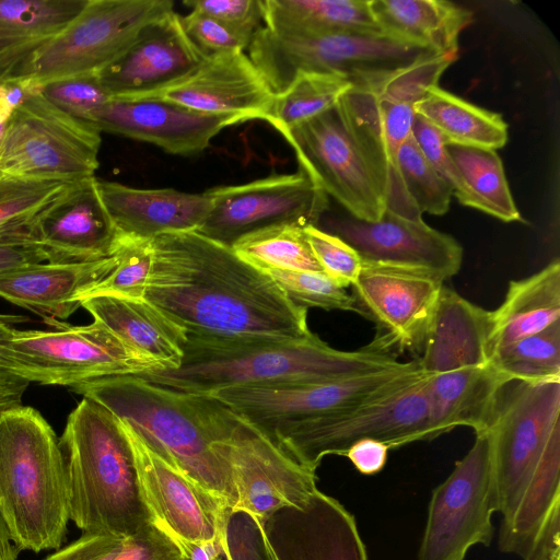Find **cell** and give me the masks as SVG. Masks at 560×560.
<instances>
[{"mask_svg": "<svg viewBox=\"0 0 560 560\" xmlns=\"http://www.w3.org/2000/svg\"><path fill=\"white\" fill-rule=\"evenodd\" d=\"M144 299L187 335L213 339L301 340L313 335L307 308L265 271L197 231L151 240Z\"/></svg>", "mask_w": 560, "mask_h": 560, "instance_id": "6da1fadb", "label": "cell"}, {"mask_svg": "<svg viewBox=\"0 0 560 560\" xmlns=\"http://www.w3.org/2000/svg\"><path fill=\"white\" fill-rule=\"evenodd\" d=\"M486 432L502 515L499 548L527 560L560 510V380L510 382Z\"/></svg>", "mask_w": 560, "mask_h": 560, "instance_id": "7a4b0ae2", "label": "cell"}, {"mask_svg": "<svg viewBox=\"0 0 560 560\" xmlns=\"http://www.w3.org/2000/svg\"><path fill=\"white\" fill-rule=\"evenodd\" d=\"M129 424L147 446L225 506L237 502L220 442L234 413L210 395L178 392L137 375L98 378L71 387Z\"/></svg>", "mask_w": 560, "mask_h": 560, "instance_id": "3957f363", "label": "cell"}, {"mask_svg": "<svg viewBox=\"0 0 560 560\" xmlns=\"http://www.w3.org/2000/svg\"><path fill=\"white\" fill-rule=\"evenodd\" d=\"M401 363L372 342L360 350L342 351L314 332L301 340H226L187 335L177 369H154L137 376L178 392L209 395L235 386L338 381Z\"/></svg>", "mask_w": 560, "mask_h": 560, "instance_id": "277c9868", "label": "cell"}, {"mask_svg": "<svg viewBox=\"0 0 560 560\" xmlns=\"http://www.w3.org/2000/svg\"><path fill=\"white\" fill-rule=\"evenodd\" d=\"M69 517L83 534L130 538L150 527L131 443L119 419L83 397L59 440Z\"/></svg>", "mask_w": 560, "mask_h": 560, "instance_id": "5b68a950", "label": "cell"}, {"mask_svg": "<svg viewBox=\"0 0 560 560\" xmlns=\"http://www.w3.org/2000/svg\"><path fill=\"white\" fill-rule=\"evenodd\" d=\"M0 516L16 548L59 549L69 517L59 440L36 409L0 411Z\"/></svg>", "mask_w": 560, "mask_h": 560, "instance_id": "8992f818", "label": "cell"}, {"mask_svg": "<svg viewBox=\"0 0 560 560\" xmlns=\"http://www.w3.org/2000/svg\"><path fill=\"white\" fill-rule=\"evenodd\" d=\"M457 54H429L388 71L351 79L342 96L364 133L387 180L386 209L409 219L422 218L409 198L398 170V153L411 137L415 106L456 60Z\"/></svg>", "mask_w": 560, "mask_h": 560, "instance_id": "52a82bcc", "label": "cell"}, {"mask_svg": "<svg viewBox=\"0 0 560 560\" xmlns=\"http://www.w3.org/2000/svg\"><path fill=\"white\" fill-rule=\"evenodd\" d=\"M303 170L349 215L377 221L387 206V180L346 102L281 133Z\"/></svg>", "mask_w": 560, "mask_h": 560, "instance_id": "ba28073f", "label": "cell"}, {"mask_svg": "<svg viewBox=\"0 0 560 560\" xmlns=\"http://www.w3.org/2000/svg\"><path fill=\"white\" fill-rule=\"evenodd\" d=\"M429 375L354 407L293 423L268 438L292 459L313 470L325 456H345L361 440H376L388 448L428 441Z\"/></svg>", "mask_w": 560, "mask_h": 560, "instance_id": "9c48e42d", "label": "cell"}, {"mask_svg": "<svg viewBox=\"0 0 560 560\" xmlns=\"http://www.w3.org/2000/svg\"><path fill=\"white\" fill-rule=\"evenodd\" d=\"M247 51L275 95L283 92L301 72L339 73L351 80L393 70L433 52L382 33L293 35L265 26L254 34Z\"/></svg>", "mask_w": 560, "mask_h": 560, "instance_id": "30bf717a", "label": "cell"}, {"mask_svg": "<svg viewBox=\"0 0 560 560\" xmlns=\"http://www.w3.org/2000/svg\"><path fill=\"white\" fill-rule=\"evenodd\" d=\"M9 373L28 383L70 388L90 381L156 369L103 324L19 330L3 347Z\"/></svg>", "mask_w": 560, "mask_h": 560, "instance_id": "8fae6325", "label": "cell"}, {"mask_svg": "<svg viewBox=\"0 0 560 560\" xmlns=\"http://www.w3.org/2000/svg\"><path fill=\"white\" fill-rule=\"evenodd\" d=\"M102 131L35 90L12 114L0 141V173L75 182L95 176Z\"/></svg>", "mask_w": 560, "mask_h": 560, "instance_id": "7c38bea8", "label": "cell"}, {"mask_svg": "<svg viewBox=\"0 0 560 560\" xmlns=\"http://www.w3.org/2000/svg\"><path fill=\"white\" fill-rule=\"evenodd\" d=\"M171 0H88L80 13L42 47L16 78L42 83L100 73L142 30L173 11Z\"/></svg>", "mask_w": 560, "mask_h": 560, "instance_id": "4fadbf2b", "label": "cell"}, {"mask_svg": "<svg viewBox=\"0 0 560 560\" xmlns=\"http://www.w3.org/2000/svg\"><path fill=\"white\" fill-rule=\"evenodd\" d=\"M425 374L418 361H411L345 380L235 386L209 395L269 436L293 423L354 407Z\"/></svg>", "mask_w": 560, "mask_h": 560, "instance_id": "5bb4252c", "label": "cell"}, {"mask_svg": "<svg viewBox=\"0 0 560 560\" xmlns=\"http://www.w3.org/2000/svg\"><path fill=\"white\" fill-rule=\"evenodd\" d=\"M495 512L489 438L481 432L450 476L431 492L418 560H465L471 547L489 546Z\"/></svg>", "mask_w": 560, "mask_h": 560, "instance_id": "9a60e30c", "label": "cell"}, {"mask_svg": "<svg viewBox=\"0 0 560 560\" xmlns=\"http://www.w3.org/2000/svg\"><path fill=\"white\" fill-rule=\"evenodd\" d=\"M206 194L211 210L197 232L230 247L244 235L273 225L317 226L328 210V196L301 168Z\"/></svg>", "mask_w": 560, "mask_h": 560, "instance_id": "2e32d148", "label": "cell"}, {"mask_svg": "<svg viewBox=\"0 0 560 560\" xmlns=\"http://www.w3.org/2000/svg\"><path fill=\"white\" fill-rule=\"evenodd\" d=\"M443 284L425 271L362 262L351 295L357 312L378 328L373 345L390 354L397 349L420 357Z\"/></svg>", "mask_w": 560, "mask_h": 560, "instance_id": "e0dca14e", "label": "cell"}, {"mask_svg": "<svg viewBox=\"0 0 560 560\" xmlns=\"http://www.w3.org/2000/svg\"><path fill=\"white\" fill-rule=\"evenodd\" d=\"M220 448L237 495L233 509L244 510L260 522L282 508L303 506L318 490L316 470L292 459L235 413Z\"/></svg>", "mask_w": 560, "mask_h": 560, "instance_id": "ac0fdd59", "label": "cell"}, {"mask_svg": "<svg viewBox=\"0 0 560 560\" xmlns=\"http://www.w3.org/2000/svg\"><path fill=\"white\" fill-rule=\"evenodd\" d=\"M326 232L350 245L363 264L425 271L445 281L462 266L463 247L451 235L388 209L377 221L351 215L326 221Z\"/></svg>", "mask_w": 560, "mask_h": 560, "instance_id": "d6986e66", "label": "cell"}, {"mask_svg": "<svg viewBox=\"0 0 560 560\" xmlns=\"http://www.w3.org/2000/svg\"><path fill=\"white\" fill-rule=\"evenodd\" d=\"M120 422L132 446L153 523L178 544L186 557L195 546L219 541L228 506L151 451L129 424Z\"/></svg>", "mask_w": 560, "mask_h": 560, "instance_id": "ffe728a7", "label": "cell"}, {"mask_svg": "<svg viewBox=\"0 0 560 560\" xmlns=\"http://www.w3.org/2000/svg\"><path fill=\"white\" fill-rule=\"evenodd\" d=\"M275 98L248 55L233 50L206 57L189 74L137 100H159L242 124L266 120Z\"/></svg>", "mask_w": 560, "mask_h": 560, "instance_id": "44dd1931", "label": "cell"}, {"mask_svg": "<svg viewBox=\"0 0 560 560\" xmlns=\"http://www.w3.org/2000/svg\"><path fill=\"white\" fill-rule=\"evenodd\" d=\"M30 233L49 262L110 257L120 237L95 176L69 183L33 218Z\"/></svg>", "mask_w": 560, "mask_h": 560, "instance_id": "7402d4cb", "label": "cell"}, {"mask_svg": "<svg viewBox=\"0 0 560 560\" xmlns=\"http://www.w3.org/2000/svg\"><path fill=\"white\" fill-rule=\"evenodd\" d=\"M205 58L173 10L148 24L98 77L110 100H137L180 80Z\"/></svg>", "mask_w": 560, "mask_h": 560, "instance_id": "603a6c76", "label": "cell"}, {"mask_svg": "<svg viewBox=\"0 0 560 560\" xmlns=\"http://www.w3.org/2000/svg\"><path fill=\"white\" fill-rule=\"evenodd\" d=\"M260 523L277 560H368L354 516L319 490Z\"/></svg>", "mask_w": 560, "mask_h": 560, "instance_id": "cb8c5ba5", "label": "cell"}, {"mask_svg": "<svg viewBox=\"0 0 560 560\" xmlns=\"http://www.w3.org/2000/svg\"><path fill=\"white\" fill-rule=\"evenodd\" d=\"M93 124L103 132L154 144L167 153L202 152L224 128L235 125L225 116L210 115L159 100L112 98Z\"/></svg>", "mask_w": 560, "mask_h": 560, "instance_id": "d4e9b609", "label": "cell"}, {"mask_svg": "<svg viewBox=\"0 0 560 560\" xmlns=\"http://www.w3.org/2000/svg\"><path fill=\"white\" fill-rule=\"evenodd\" d=\"M116 266L115 256L80 262H38L0 275V298L51 324L81 307L83 296Z\"/></svg>", "mask_w": 560, "mask_h": 560, "instance_id": "484cf974", "label": "cell"}, {"mask_svg": "<svg viewBox=\"0 0 560 560\" xmlns=\"http://www.w3.org/2000/svg\"><path fill=\"white\" fill-rule=\"evenodd\" d=\"M97 188L121 236L153 240L170 232L197 231L211 210L206 191L142 189L98 178Z\"/></svg>", "mask_w": 560, "mask_h": 560, "instance_id": "4316f807", "label": "cell"}, {"mask_svg": "<svg viewBox=\"0 0 560 560\" xmlns=\"http://www.w3.org/2000/svg\"><path fill=\"white\" fill-rule=\"evenodd\" d=\"M510 381L490 360L480 365L430 374L427 381L431 441L457 427L486 432L499 396Z\"/></svg>", "mask_w": 560, "mask_h": 560, "instance_id": "83f0119b", "label": "cell"}, {"mask_svg": "<svg viewBox=\"0 0 560 560\" xmlns=\"http://www.w3.org/2000/svg\"><path fill=\"white\" fill-rule=\"evenodd\" d=\"M490 311L443 284L432 314L419 366L430 374L489 362Z\"/></svg>", "mask_w": 560, "mask_h": 560, "instance_id": "f1b7e54d", "label": "cell"}, {"mask_svg": "<svg viewBox=\"0 0 560 560\" xmlns=\"http://www.w3.org/2000/svg\"><path fill=\"white\" fill-rule=\"evenodd\" d=\"M81 307L156 369L179 366L187 332L147 299L98 294Z\"/></svg>", "mask_w": 560, "mask_h": 560, "instance_id": "f546056e", "label": "cell"}, {"mask_svg": "<svg viewBox=\"0 0 560 560\" xmlns=\"http://www.w3.org/2000/svg\"><path fill=\"white\" fill-rule=\"evenodd\" d=\"M380 32L436 54H457L472 12L445 0H369Z\"/></svg>", "mask_w": 560, "mask_h": 560, "instance_id": "4dcf8cb0", "label": "cell"}, {"mask_svg": "<svg viewBox=\"0 0 560 560\" xmlns=\"http://www.w3.org/2000/svg\"><path fill=\"white\" fill-rule=\"evenodd\" d=\"M88 0H0V81L16 78Z\"/></svg>", "mask_w": 560, "mask_h": 560, "instance_id": "1f68e13d", "label": "cell"}, {"mask_svg": "<svg viewBox=\"0 0 560 560\" xmlns=\"http://www.w3.org/2000/svg\"><path fill=\"white\" fill-rule=\"evenodd\" d=\"M560 322V262L509 283L505 296L490 311L489 351L494 352Z\"/></svg>", "mask_w": 560, "mask_h": 560, "instance_id": "d6a6232c", "label": "cell"}, {"mask_svg": "<svg viewBox=\"0 0 560 560\" xmlns=\"http://www.w3.org/2000/svg\"><path fill=\"white\" fill-rule=\"evenodd\" d=\"M262 22L280 34L381 33L369 0H261Z\"/></svg>", "mask_w": 560, "mask_h": 560, "instance_id": "836d02e7", "label": "cell"}, {"mask_svg": "<svg viewBox=\"0 0 560 560\" xmlns=\"http://www.w3.org/2000/svg\"><path fill=\"white\" fill-rule=\"evenodd\" d=\"M415 112L432 125L446 143L497 150L508 141V125L498 113L476 106L434 85Z\"/></svg>", "mask_w": 560, "mask_h": 560, "instance_id": "e575fe53", "label": "cell"}, {"mask_svg": "<svg viewBox=\"0 0 560 560\" xmlns=\"http://www.w3.org/2000/svg\"><path fill=\"white\" fill-rule=\"evenodd\" d=\"M471 198V208L503 222L523 221L495 150L446 143Z\"/></svg>", "mask_w": 560, "mask_h": 560, "instance_id": "d590c367", "label": "cell"}, {"mask_svg": "<svg viewBox=\"0 0 560 560\" xmlns=\"http://www.w3.org/2000/svg\"><path fill=\"white\" fill-rule=\"evenodd\" d=\"M352 88L350 78L330 72H301L276 94L265 121L280 135L332 108Z\"/></svg>", "mask_w": 560, "mask_h": 560, "instance_id": "8d00e7d4", "label": "cell"}, {"mask_svg": "<svg viewBox=\"0 0 560 560\" xmlns=\"http://www.w3.org/2000/svg\"><path fill=\"white\" fill-rule=\"evenodd\" d=\"M231 247L262 271H323L301 225L279 224L258 230L238 238Z\"/></svg>", "mask_w": 560, "mask_h": 560, "instance_id": "74e56055", "label": "cell"}, {"mask_svg": "<svg viewBox=\"0 0 560 560\" xmlns=\"http://www.w3.org/2000/svg\"><path fill=\"white\" fill-rule=\"evenodd\" d=\"M491 361L510 381L560 380V322L505 346Z\"/></svg>", "mask_w": 560, "mask_h": 560, "instance_id": "f35d334b", "label": "cell"}, {"mask_svg": "<svg viewBox=\"0 0 560 560\" xmlns=\"http://www.w3.org/2000/svg\"><path fill=\"white\" fill-rule=\"evenodd\" d=\"M69 182L0 173V236L27 232L33 218Z\"/></svg>", "mask_w": 560, "mask_h": 560, "instance_id": "ab89813d", "label": "cell"}, {"mask_svg": "<svg viewBox=\"0 0 560 560\" xmlns=\"http://www.w3.org/2000/svg\"><path fill=\"white\" fill-rule=\"evenodd\" d=\"M397 163L404 187L421 214L442 215L448 211L453 189L427 160L412 135L401 145Z\"/></svg>", "mask_w": 560, "mask_h": 560, "instance_id": "60d3db41", "label": "cell"}, {"mask_svg": "<svg viewBox=\"0 0 560 560\" xmlns=\"http://www.w3.org/2000/svg\"><path fill=\"white\" fill-rule=\"evenodd\" d=\"M113 255L116 258L115 268L86 293L82 301L98 294L144 298L145 283L152 264L151 240L120 235Z\"/></svg>", "mask_w": 560, "mask_h": 560, "instance_id": "b9f144b4", "label": "cell"}, {"mask_svg": "<svg viewBox=\"0 0 560 560\" xmlns=\"http://www.w3.org/2000/svg\"><path fill=\"white\" fill-rule=\"evenodd\" d=\"M265 272L299 306L357 312L353 296L324 271L270 269Z\"/></svg>", "mask_w": 560, "mask_h": 560, "instance_id": "7bdbcfd3", "label": "cell"}, {"mask_svg": "<svg viewBox=\"0 0 560 560\" xmlns=\"http://www.w3.org/2000/svg\"><path fill=\"white\" fill-rule=\"evenodd\" d=\"M39 92L67 114L92 122L110 101L98 73H85L51 80L38 85Z\"/></svg>", "mask_w": 560, "mask_h": 560, "instance_id": "ee69618b", "label": "cell"}, {"mask_svg": "<svg viewBox=\"0 0 560 560\" xmlns=\"http://www.w3.org/2000/svg\"><path fill=\"white\" fill-rule=\"evenodd\" d=\"M220 540L229 560H277L260 521L244 510L224 509Z\"/></svg>", "mask_w": 560, "mask_h": 560, "instance_id": "f6af8a7d", "label": "cell"}, {"mask_svg": "<svg viewBox=\"0 0 560 560\" xmlns=\"http://www.w3.org/2000/svg\"><path fill=\"white\" fill-rule=\"evenodd\" d=\"M304 232L323 271L342 288L351 287L362 268L358 253L340 237L318 226L308 225Z\"/></svg>", "mask_w": 560, "mask_h": 560, "instance_id": "bcb514c9", "label": "cell"}, {"mask_svg": "<svg viewBox=\"0 0 560 560\" xmlns=\"http://www.w3.org/2000/svg\"><path fill=\"white\" fill-rule=\"evenodd\" d=\"M412 137L430 164L452 187L453 195L457 200L464 206L471 207L469 191L446 150V141L442 135L425 119L416 114Z\"/></svg>", "mask_w": 560, "mask_h": 560, "instance_id": "7dc6e473", "label": "cell"}, {"mask_svg": "<svg viewBox=\"0 0 560 560\" xmlns=\"http://www.w3.org/2000/svg\"><path fill=\"white\" fill-rule=\"evenodd\" d=\"M184 4L213 18L249 42L264 26L261 0H190Z\"/></svg>", "mask_w": 560, "mask_h": 560, "instance_id": "c3c4849f", "label": "cell"}, {"mask_svg": "<svg viewBox=\"0 0 560 560\" xmlns=\"http://www.w3.org/2000/svg\"><path fill=\"white\" fill-rule=\"evenodd\" d=\"M180 22L188 38L205 57L233 50L244 51L250 43L219 21L196 10L180 15Z\"/></svg>", "mask_w": 560, "mask_h": 560, "instance_id": "681fc988", "label": "cell"}, {"mask_svg": "<svg viewBox=\"0 0 560 560\" xmlns=\"http://www.w3.org/2000/svg\"><path fill=\"white\" fill-rule=\"evenodd\" d=\"M127 539L83 534L79 539L43 560H113L121 551Z\"/></svg>", "mask_w": 560, "mask_h": 560, "instance_id": "f907efd6", "label": "cell"}, {"mask_svg": "<svg viewBox=\"0 0 560 560\" xmlns=\"http://www.w3.org/2000/svg\"><path fill=\"white\" fill-rule=\"evenodd\" d=\"M44 261L46 255L30 231L0 236V275Z\"/></svg>", "mask_w": 560, "mask_h": 560, "instance_id": "816d5d0a", "label": "cell"}, {"mask_svg": "<svg viewBox=\"0 0 560 560\" xmlns=\"http://www.w3.org/2000/svg\"><path fill=\"white\" fill-rule=\"evenodd\" d=\"M388 446L380 441L365 439L355 442L346 455L362 475H375L386 465Z\"/></svg>", "mask_w": 560, "mask_h": 560, "instance_id": "f5cc1de1", "label": "cell"}, {"mask_svg": "<svg viewBox=\"0 0 560 560\" xmlns=\"http://www.w3.org/2000/svg\"><path fill=\"white\" fill-rule=\"evenodd\" d=\"M560 510L546 524L528 560H560Z\"/></svg>", "mask_w": 560, "mask_h": 560, "instance_id": "db71d44e", "label": "cell"}, {"mask_svg": "<svg viewBox=\"0 0 560 560\" xmlns=\"http://www.w3.org/2000/svg\"><path fill=\"white\" fill-rule=\"evenodd\" d=\"M28 382L12 374L0 373V411L22 405Z\"/></svg>", "mask_w": 560, "mask_h": 560, "instance_id": "11a10c76", "label": "cell"}, {"mask_svg": "<svg viewBox=\"0 0 560 560\" xmlns=\"http://www.w3.org/2000/svg\"><path fill=\"white\" fill-rule=\"evenodd\" d=\"M23 315L0 314V373H9L8 362L3 354V347L11 339L14 325L27 322Z\"/></svg>", "mask_w": 560, "mask_h": 560, "instance_id": "9f6ffc18", "label": "cell"}, {"mask_svg": "<svg viewBox=\"0 0 560 560\" xmlns=\"http://www.w3.org/2000/svg\"><path fill=\"white\" fill-rule=\"evenodd\" d=\"M20 550L13 544L0 516V560H18Z\"/></svg>", "mask_w": 560, "mask_h": 560, "instance_id": "6f0895ef", "label": "cell"}, {"mask_svg": "<svg viewBox=\"0 0 560 560\" xmlns=\"http://www.w3.org/2000/svg\"><path fill=\"white\" fill-rule=\"evenodd\" d=\"M10 115L5 112L3 106L0 103V141L4 132V128L7 126L8 120L10 119Z\"/></svg>", "mask_w": 560, "mask_h": 560, "instance_id": "680465c9", "label": "cell"}, {"mask_svg": "<svg viewBox=\"0 0 560 560\" xmlns=\"http://www.w3.org/2000/svg\"><path fill=\"white\" fill-rule=\"evenodd\" d=\"M211 560H229L223 548H222V545H221L219 551L213 556V558Z\"/></svg>", "mask_w": 560, "mask_h": 560, "instance_id": "91938a15", "label": "cell"}, {"mask_svg": "<svg viewBox=\"0 0 560 560\" xmlns=\"http://www.w3.org/2000/svg\"><path fill=\"white\" fill-rule=\"evenodd\" d=\"M182 560H191V559H190V558H188V557H185V558H183Z\"/></svg>", "mask_w": 560, "mask_h": 560, "instance_id": "94428289", "label": "cell"}]
</instances>
